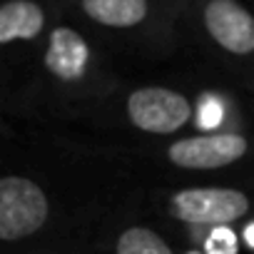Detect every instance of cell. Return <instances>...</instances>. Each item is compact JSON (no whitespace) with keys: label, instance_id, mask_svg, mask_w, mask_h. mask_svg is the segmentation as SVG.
I'll use <instances>...</instances> for the list:
<instances>
[{"label":"cell","instance_id":"cell-3","mask_svg":"<svg viewBox=\"0 0 254 254\" xmlns=\"http://www.w3.org/2000/svg\"><path fill=\"white\" fill-rule=\"evenodd\" d=\"M187 30L247 90L254 92V8L244 0H190Z\"/></svg>","mask_w":254,"mask_h":254},{"label":"cell","instance_id":"cell-1","mask_svg":"<svg viewBox=\"0 0 254 254\" xmlns=\"http://www.w3.org/2000/svg\"><path fill=\"white\" fill-rule=\"evenodd\" d=\"M117 90V75L97 38L70 18L50 30L28 82V97L60 117H80L105 105Z\"/></svg>","mask_w":254,"mask_h":254},{"label":"cell","instance_id":"cell-5","mask_svg":"<svg viewBox=\"0 0 254 254\" xmlns=\"http://www.w3.org/2000/svg\"><path fill=\"white\" fill-rule=\"evenodd\" d=\"M60 18H65L60 0H3L0 48L5 63H30V67H35L38 55Z\"/></svg>","mask_w":254,"mask_h":254},{"label":"cell","instance_id":"cell-10","mask_svg":"<svg viewBox=\"0 0 254 254\" xmlns=\"http://www.w3.org/2000/svg\"><path fill=\"white\" fill-rule=\"evenodd\" d=\"M237 244H239V252L244 249V252L254 254V217L237 224Z\"/></svg>","mask_w":254,"mask_h":254},{"label":"cell","instance_id":"cell-9","mask_svg":"<svg viewBox=\"0 0 254 254\" xmlns=\"http://www.w3.org/2000/svg\"><path fill=\"white\" fill-rule=\"evenodd\" d=\"M115 254H177L175 247L147 224H130L115 234Z\"/></svg>","mask_w":254,"mask_h":254},{"label":"cell","instance_id":"cell-6","mask_svg":"<svg viewBox=\"0 0 254 254\" xmlns=\"http://www.w3.org/2000/svg\"><path fill=\"white\" fill-rule=\"evenodd\" d=\"M122 120L135 132L152 137L180 135L194 120V102L187 92L167 85H140L122 97Z\"/></svg>","mask_w":254,"mask_h":254},{"label":"cell","instance_id":"cell-2","mask_svg":"<svg viewBox=\"0 0 254 254\" xmlns=\"http://www.w3.org/2000/svg\"><path fill=\"white\" fill-rule=\"evenodd\" d=\"M65 18L92 38L165 55L187 30L190 0H60Z\"/></svg>","mask_w":254,"mask_h":254},{"label":"cell","instance_id":"cell-4","mask_svg":"<svg viewBox=\"0 0 254 254\" xmlns=\"http://www.w3.org/2000/svg\"><path fill=\"white\" fill-rule=\"evenodd\" d=\"M165 214L190 229H219L247 222L254 212V194L229 185H194L165 194Z\"/></svg>","mask_w":254,"mask_h":254},{"label":"cell","instance_id":"cell-7","mask_svg":"<svg viewBox=\"0 0 254 254\" xmlns=\"http://www.w3.org/2000/svg\"><path fill=\"white\" fill-rule=\"evenodd\" d=\"M254 155V137L239 130H202L172 140L162 160L182 172H219Z\"/></svg>","mask_w":254,"mask_h":254},{"label":"cell","instance_id":"cell-8","mask_svg":"<svg viewBox=\"0 0 254 254\" xmlns=\"http://www.w3.org/2000/svg\"><path fill=\"white\" fill-rule=\"evenodd\" d=\"M53 219V202L45 187L28 175L0 177V239L5 244L40 234Z\"/></svg>","mask_w":254,"mask_h":254}]
</instances>
